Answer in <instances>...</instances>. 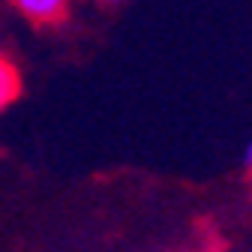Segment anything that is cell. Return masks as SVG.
<instances>
[{
    "mask_svg": "<svg viewBox=\"0 0 252 252\" xmlns=\"http://www.w3.org/2000/svg\"><path fill=\"white\" fill-rule=\"evenodd\" d=\"M9 3L21 12V15H27L30 21H57L63 12H66V6H69V0H9Z\"/></svg>",
    "mask_w": 252,
    "mask_h": 252,
    "instance_id": "cell-1",
    "label": "cell"
},
{
    "mask_svg": "<svg viewBox=\"0 0 252 252\" xmlns=\"http://www.w3.org/2000/svg\"><path fill=\"white\" fill-rule=\"evenodd\" d=\"M15 93H18V72L6 57H0V111L15 99Z\"/></svg>",
    "mask_w": 252,
    "mask_h": 252,
    "instance_id": "cell-2",
    "label": "cell"
},
{
    "mask_svg": "<svg viewBox=\"0 0 252 252\" xmlns=\"http://www.w3.org/2000/svg\"><path fill=\"white\" fill-rule=\"evenodd\" d=\"M243 168H246V171H252V141L243 147Z\"/></svg>",
    "mask_w": 252,
    "mask_h": 252,
    "instance_id": "cell-3",
    "label": "cell"
},
{
    "mask_svg": "<svg viewBox=\"0 0 252 252\" xmlns=\"http://www.w3.org/2000/svg\"><path fill=\"white\" fill-rule=\"evenodd\" d=\"M105 6H117V3H126V0H102Z\"/></svg>",
    "mask_w": 252,
    "mask_h": 252,
    "instance_id": "cell-4",
    "label": "cell"
}]
</instances>
